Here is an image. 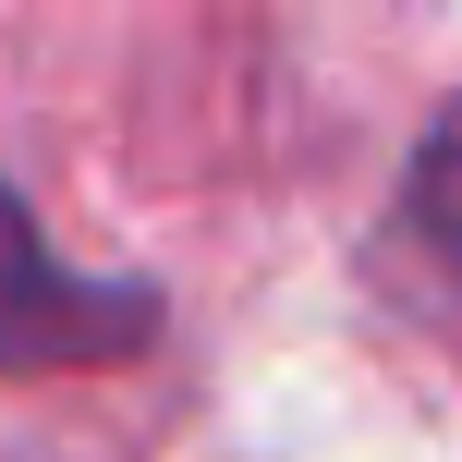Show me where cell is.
<instances>
[{"label": "cell", "instance_id": "cell-1", "mask_svg": "<svg viewBox=\"0 0 462 462\" xmlns=\"http://www.w3.org/2000/svg\"><path fill=\"white\" fill-rule=\"evenodd\" d=\"M159 341V304L134 280H86L49 255V231L24 219V195L0 183V377L37 365H110V353Z\"/></svg>", "mask_w": 462, "mask_h": 462}, {"label": "cell", "instance_id": "cell-2", "mask_svg": "<svg viewBox=\"0 0 462 462\" xmlns=\"http://www.w3.org/2000/svg\"><path fill=\"white\" fill-rule=\"evenodd\" d=\"M414 219L462 255V97H450V122L426 134V159H414Z\"/></svg>", "mask_w": 462, "mask_h": 462}]
</instances>
